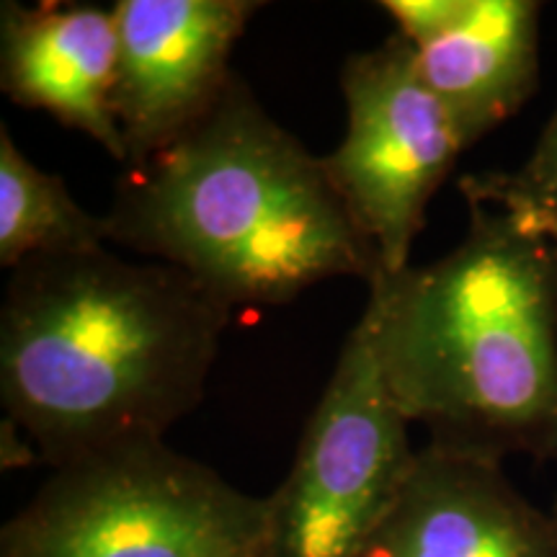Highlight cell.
<instances>
[{"mask_svg": "<svg viewBox=\"0 0 557 557\" xmlns=\"http://www.w3.org/2000/svg\"><path fill=\"white\" fill-rule=\"evenodd\" d=\"M506 212V209H504ZM508 214H513V218H519L521 222H524V225H529V227H534V230H540L542 235H545V238L553 243V250H555V256H557V212L555 214H524V212H508Z\"/></svg>", "mask_w": 557, "mask_h": 557, "instance_id": "obj_15", "label": "cell"}, {"mask_svg": "<svg viewBox=\"0 0 557 557\" xmlns=\"http://www.w3.org/2000/svg\"><path fill=\"white\" fill-rule=\"evenodd\" d=\"M462 240L369 287L387 385L429 444L557 459V256L540 230L468 199Z\"/></svg>", "mask_w": 557, "mask_h": 557, "instance_id": "obj_3", "label": "cell"}, {"mask_svg": "<svg viewBox=\"0 0 557 557\" xmlns=\"http://www.w3.org/2000/svg\"><path fill=\"white\" fill-rule=\"evenodd\" d=\"M537 0H468L462 16L413 47L418 73L465 148L511 120L540 86Z\"/></svg>", "mask_w": 557, "mask_h": 557, "instance_id": "obj_10", "label": "cell"}, {"mask_svg": "<svg viewBox=\"0 0 557 557\" xmlns=\"http://www.w3.org/2000/svg\"><path fill=\"white\" fill-rule=\"evenodd\" d=\"M263 545L267 498L156 442L54 470L3 527L0 557H246Z\"/></svg>", "mask_w": 557, "mask_h": 557, "instance_id": "obj_4", "label": "cell"}, {"mask_svg": "<svg viewBox=\"0 0 557 557\" xmlns=\"http://www.w3.org/2000/svg\"><path fill=\"white\" fill-rule=\"evenodd\" d=\"M553 511H555V517H557V500H555V506H553Z\"/></svg>", "mask_w": 557, "mask_h": 557, "instance_id": "obj_17", "label": "cell"}, {"mask_svg": "<svg viewBox=\"0 0 557 557\" xmlns=\"http://www.w3.org/2000/svg\"><path fill=\"white\" fill-rule=\"evenodd\" d=\"M465 199H478L506 212H557V109L519 169L472 173L459 181Z\"/></svg>", "mask_w": 557, "mask_h": 557, "instance_id": "obj_12", "label": "cell"}, {"mask_svg": "<svg viewBox=\"0 0 557 557\" xmlns=\"http://www.w3.org/2000/svg\"><path fill=\"white\" fill-rule=\"evenodd\" d=\"M120 26L94 3L0 5V88L24 109H41L127 163L114 116Z\"/></svg>", "mask_w": 557, "mask_h": 557, "instance_id": "obj_9", "label": "cell"}, {"mask_svg": "<svg viewBox=\"0 0 557 557\" xmlns=\"http://www.w3.org/2000/svg\"><path fill=\"white\" fill-rule=\"evenodd\" d=\"M359 557H557V517L500 462L426 444Z\"/></svg>", "mask_w": 557, "mask_h": 557, "instance_id": "obj_8", "label": "cell"}, {"mask_svg": "<svg viewBox=\"0 0 557 557\" xmlns=\"http://www.w3.org/2000/svg\"><path fill=\"white\" fill-rule=\"evenodd\" d=\"M256 0H120L114 116L127 163L169 148L207 114L233 81L230 54ZM122 165V169H124Z\"/></svg>", "mask_w": 557, "mask_h": 557, "instance_id": "obj_7", "label": "cell"}, {"mask_svg": "<svg viewBox=\"0 0 557 557\" xmlns=\"http://www.w3.org/2000/svg\"><path fill=\"white\" fill-rule=\"evenodd\" d=\"M387 385L377 312L367 302L267 498L269 557H359L406 483L418 449Z\"/></svg>", "mask_w": 557, "mask_h": 557, "instance_id": "obj_5", "label": "cell"}, {"mask_svg": "<svg viewBox=\"0 0 557 557\" xmlns=\"http://www.w3.org/2000/svg\"><path fill=\"white\" fill-rule=\"evenodd\" d=\"M109 243L189 274L227 310L274 308L329 278L382 276L323 165L238 73L169 148L124 165Z\"/></svg>", "mask_w": 557, "mask_h": 557, "instance_id": "obj_2", "label": "cell"}, {"mask_svg": "<svg viewBox=\"0 0 557 557\" xmlns=\"http://www.w3.org/2000/svg\"><path fill=\"white\" fill-rule=\"evenodd\" d=\"M0 442H3V468H21V465L34 462V457H37V449L32 447L24 431L16 423H11L9 418L0 426Z\"/></svg>", "mask_w": 557, "mask_h": 557, "instance_id": "obj_14", "label": "cell"}, {"mask_svg": "<svg viewBox=\"0 0 557 557\" xmlns=\"http://www.w3.org/2000/svg\"><path fill=\"white\" fill-rule=\"evenodd\" d=\"M109 243L107 222L83 209L65 181L41 171L0 124V267L83 253Z\"/></svg>", "mask_w": 557, "mask_h": 557, "instance_id": "obj_11", "label": "cell"}, {"mask_svg": "<svg viewBox=\"0 0 557 557\" xmlns=\"http://www.w3.org/2000/svg\"><path fill=\"white\" fill-rule=\"evenodd\" d=\"M233 310L189 274L107 246L13 269L0 398L52 470L163 442L205 400Z\"/></svg>", "mask_w": 557, "mask_h": 557, "instance_id": "obj_1", "label": "cell"}, {"mask_svg": "<svg viewBox=\"0 0 557 557\" xmlns=\"http://www.w3.org/2000/svg\"><path fill=\"white\" fill-rule=\"evenodd\" d=\"M382 11L398 26L410 47L434 39L462 16L468 0H385Z\"/></svg>", "mask_w": 557, "mask_h": 557, "instance_id": "obj_13", "label": "cell"}, {"mask_svg": "<svg viewBox=\"0 0 557 557\" xmlns=\"http://www.w3.org/2000/svg\"><path fill=\"white\" fill-rule=\"evenodd\" d=\"M246 557H269V549H267V545H263L259 549H253V553H248Z\"/></svg>", "mask_w": 557, "mask_h": 557, "instance_id": "obj_16", "label": "cell"}, {"mask_svg": "<svg viewBox=\"0 0 557 557\" xmlns=\"http://www.w3.org/2000/svg\"><path fill=\"white\" fill-rule=\"evenodd\" d=\"M346 135L323 165L385 276L410 267L434 194L455 171L465 143L418 73L400 34L341 67Z\"/></svg>", "mask_w": 557, "mask_h": 557, "instance_id": "obj_6", "label": "cell"}]
</instances>
